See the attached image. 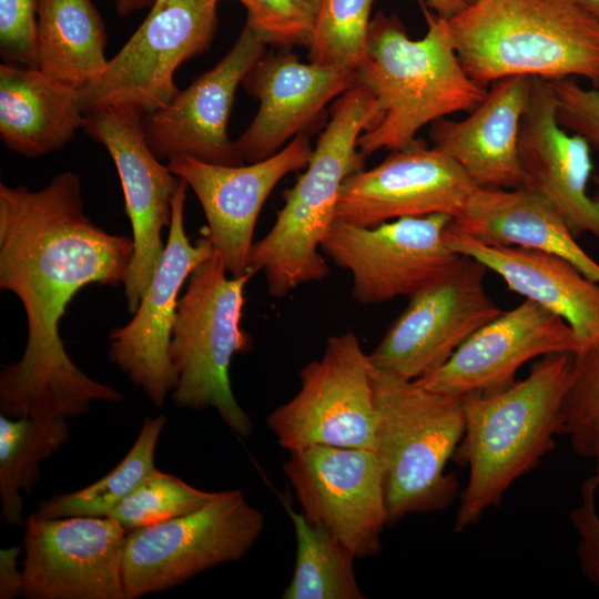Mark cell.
I'll use <instances>...</instances> for the list:
<instances>
[{
    "label": "cell",
    "instance_id": "6da1fadb",
    "mask_svg": "<svg viewBox=\"0 0 599 599\" xmlns=\"http://www.w3.org/2000/svg\"><path fill=\"white\" fill-rule=\"evenodd\" d=\"M133 253L132 237L85 214L77 173H59L35 191L0 184V287L20 300L28 323L21 358L0 373L1 415L68 419L94 400H122L71 361L59 328L82 287L124 284Z\"/></svg>",
    "mask_w": 599,
    "mask_h": 599
},
{
    "label": "cell",
    "instance_id": "7a4b0ae2",
    "mask_svg": "<svg viewBox=\"0 0 599 599\" xmlns=\"http://www.w3.org/2000/svg\"><path fill=\"white\" fill-rule=\"evenodd\" d=\"M572 364L573 354H549L505 389L464 396L465 432L454 459L469 475L454 531H464L500 505L509 487L552 450Z\"/></svg>",
    "mask_w": 599,
    "mask_h": 599
},
{
    "label": "cell",
    "instance_id": "3957f363",
    "mask_svg": "<svg viewBox=\"0 0 599 599\" xmlns=\"http://www.w3.org/2000/svg\"><path fill=\"white\" fill-rule=\"evenodd\" d=\"M422 7L427 32L418 40L410 39L395 17L379 12L370 21L355 84L372 93L382 119L358 138L365 158L408 145L424 125L473 111L487 93L463 68L448 19Z\"/></svg>",
    "mask_w": 599,
    "mask_h": 599
},
{
    "label": "cell",
    "instance_id": "277c9868",
    "mask_svg": "<svg viewBox=\"0 0 599 599\" xmlns=\"http://www.w3.org/2000/svg\"><path fill=\"white\" fill-rule=\"evenodd\" d=\"M448 26L463 68L484 87L524 75L580 77L599 89V18L575 0H474Z\"/></svg>",
    "mask_w": 599,
    "mask_h": 599
},
{
    "label": "cell",
    "instance_id": "5b68a950",
    "mask_svg": "<svg viewBox=\"0 0 599 599\" xmlns=\"http://www.w3.org/2000/svg\"><path fill=\"white\" fill-rule=\"evenodd\" d=\"M380 119L374 97L363 85H353L335 101L305 172L285 191L270 232L251 248L248 268L263 272L272 296L284 297L329 274L318 250L337 219L344 181L364 169L358 138Z\"/></svg>",
    "mask_w": 599,
    "mask_h": 599
},
{
    "label": "cell",
    "instance_id": "8992f818",
    "mask_svg": "<svg viewBox=\"0 0 599 599\" xmlns=\"http://www.w3.org/2000/svg\"><path fill=\"white\" fill-rule=\"evenodd\" d=\"M370 376L374 453L383 469L388 525L446 508L458 490L446 465L465 432L464 397L428 389L373 365Z\"/></svg>",
    "mask_w": 599,
    "mask_h": 599
},
{
    "label": "cell",
    "instance_id": "52a82bcc",
    "mask_svg": "<svg viewBox=\"0 0 599 599\" xmlns=\"http://www.w3.org/2000/svg\"><path fill=\"white\" fill-rule=\"evenodd\" d=\"M226 273L214 251L189 276L171 333L169 354L177 377L171 398L181 408L215 409L236 436L246 438L253 423L232 392L230 365L235 354L253 347L241 318L244 290L256 272L248 268L231 278Z\"/></svg>",
    "mask_w": 599,
    "mask_h": 599
},
{
    "label": "cell",
    "instance_id": "ba28073f",
    "mask_svg": "<svg viewBox=\"0 0 599 599\" xmlns=\"http://www.w3.org/2000/svg\"><path fill=\"white\" fill-rule=\"evenodd\" d=\"M264 528L262 512L238 489L217 491L184 516L128 532L125 599L174 588L221 564L242 559Z\"/></svg>",
    "mask_w": 599,
    "mask_h": 599
},
{
    "label": "cell",
    "instance_id": "9c48e42d",
    "mask_svg": "<svg viewBox=\"0 0 599 599\" xmlns=\"http://www.w3.org/2000/svg\"><path fill=\"white\" fill-rule=\"evenodd\" d=\"M370 370L368 354L354 332L331 336L322 356L301 369L297 394L267 416L278 445L288 451L314 445L374 451Z\"/></svg>",
    "mask_w": 599,
    "mask_h": 599
},
{
    "label": "cell",
    "instance_id": "30bf717a",
    "mask_svg": "<svg viewBox=\"0 0 599 599\" xmlns=\"http://www.w3.org/2000/svg\"><path fill=\"white\" fill-rule=\"evenodd\" d=\"M220 1L154 0L100 79L79 90L83 113L106 104H125L142 114L165 106L179 92L175 70L209 49Z\"/></svg>",
    "mask_w": 599,
    "mask_h": 599
},
{
    "label": "cell",
    "instance_id": "8fae6325",
    "mask_svg": "<svg viewBox=\"0 0 599 599\" xmlns=\"http://www.w3.org/2000/svg\"><path fill=\"white\" fill-rule=\"evenodd\" d=\"M453 217L407 216L367 227L336 219L321 251L352 274V295L361 304L410 296L445 277L463 255L446 243Z\"/></svg>",
    "mask_w": 599,
    "mask_h": 599
},
{
    "label": "cell",
    "instance_id": "7c38bea8",
    "mask_svg": "<svg viewBox=\"0 0 599 599\" xmlns=\"http://www.w3.org/2000/svg\"><path fill=\"white\" fill-rule=\"evenodd\" d=\"M283 469L309 522L326 529L356 559L380 551L388 516L374 451L314 445L290 451Z\"/></svg>",
    "mask_w": 599,
    "mask_h": 599
},
{
    "label": "cell",
    "instance_id": "4fadbf2b",
    "mask_svg": "<svg viewBox=\"0 0 599 599\" xmlns=\"http://www.w3.org/2000/svg\"><path fill=\"white\" fill-rule=\"evenodd\" d=\"M487 271L463 255L451 273L410 295L406 308L368 354L370 364L413 380L443 365L502 312L486 292Z\"/></svg>",
    "mask_w": 599,
    "mask_h": 599
},
{
    "label": "cell",
    "instance_id": "5bb4252c",
    "mask_svg": "<svg viewBox=\"0 0 599 599\" xmlns=\"http://www.w3.org/2000/svg\"><path fill=\"white\" fill-rule=\"evenodd\" d=\"M142 116L132 106L106 104L85 113L82 128L105 146L120 177L134 243L123 284L130 314L138 309L162 257V230L171 224L172 199L180 183L148 145Z\"/></svg>",
    "mask_w": 599,
    "mask_h": 599
},
{
    "label": "cell",
    "instance_id": "9a60e30c",
    "mask_svg": "<svg viewBox=\"0 0 599 599\" xmlns=\"http://www.w3.org/2000/svg\"><path fill=\"white\" fill-rule=\"evenodd\" d=\"M128 531L111 517L44 518L24 522L27 599H125L122 558Z\"/></svg>",
    "mask_w": 599,
    "mask_h": 599
},
{
    "label": "cell",
    "instance_id": "2e32d148",
    "mask_svg": "<svg viewBox=\"0 0 599 599\" xmlns=\"http://www.w3.org/2000/svg\"><path fill=\"white\" fill-rule=\"evenodd\" d=\"M187 186L180 177L172 199L165 247L133 318L109 333V359L158 407L164 405L177 380L169 348L180 290L194 268L214 253L206 236L195 244L187 238L184 227Z\"/></svg>",
    "mask_w": 599,
    "mask_h": 599
},
{
    "label": "cell",
    "instance_id": "e0dca14e",
    "mask_svg": "<svg viewBox=\"0 0 599 599\" xmlns=\"http://www.w3.org/2000/svg\"><path fill=\"white\" fill-rule=\"evenodd\" d=\"M476 187L453 159L415 139L378 165L347 176L336 217L367 227L407 216L456 219Z\"/></svg>",
    "mask_w": 599,
    "mask_h": 599
},
{
    "label": "cell",
    "instance_id": "ac0fdd59",
    "mask_svg": "<svg viewBox=\"0 0 599 599\" xmlns=\"http://www.w3.org/2000/svg\"><path fill=\"white\" fill-rule=\"evenodd\" d=\"M266 43L247 26L211 70L180 91L163 108L143 114L148 145L159 160L191 156L219 165L244 161L227 134L237 87L264 54Z\"/></svg>",
    "mask_w": 599,
    "mask_h": 599
},
{
    "label": "cell",
    "instance_id": "d6986e66",
    "mask_svg": "<svg viewBox=\"0 0 599 599\" xmlns=\"http://www.w3.org/2000/svg\"><path fill=\"white\" fill-rule=\"evenodd\" d=\"M312 152L308 138L300 134L255 163L219 165L185 155L169 160V169L195 193L207 221L205 236L232 276L248 270L254 229L266 199L285 175L307 166Z\"/></svg>",
    "mask_w": 599,
    "mask_h": 599
},
{
    "label": "cell",
    "instance_id": "ffe728a7",
    "mask_svg": "<svg viewBox=\"0 0 599 599\" xmlns=\"http://www.w3.org/2000/svg\"><path fill=\"white\" fill-rule=\"evenodd\" d=\"M581 348L571 327L534 301L525 300L478 328L439 367L415 379L447 395L491 394L514 384L526 363Z\"/></svg>",
    "mask_w": 599,
    "mask_h": 599
},
{
    "label": "cell",
    "instance_id": "44dd1931",
    "mask_svg": "<svg viewBox=\"0 0 599 599\" xmlns=\"http://www.w3.org/2000/svg\"><path fill=\"white\" fill-rule=\"evenodd\" d=\"M590 151L583 138L559 125L549 82L531 78L518 143L522 186L547 201L576 237L599 238V201L588 194Z\"/></svg>",
    "mask_w": 599,
    "mask_h": 599
},
{
    "label": "cell",
    "instance_id": "7402d4cb",
    "mask_svg": "<svg viewBox=\"0 0 599 599\" xmlns=\"http://www.w3.org/2000/svg\"><path fill=\"white\" fill-rule=\"evenodd\" d=\"M355 69L304 63L291 52L263 54L243 79L258 111L235 141L244 162L255 163L304 134L326 104L355 85Z\"/></svg>",
    "mask_w": 599,
    "mask_h": 599
},
{
    "label": "cell",
    "instance_id": "603a6c76",
    "mask_svg": "<svg viewBox=\"0 0 599 599\" xmlns=\"http://www.w3.org/2000/svg\"><path fill=\"white\" fill-rule=\"evenodd\" d=\"M531 78L524 75L494 81L466 119L433 122V146L453 159L479 187H521L518 143Z\"/></svg>",
    "mask_w": 599,
    "mask_h": 599
},
{
    "label": "cell",
    "instance_id": "cb8c5ba5",
    "mask_svg": "<svg viewBox=\"0 0 599 599\" xmlns=\"http://www.w3.org/2000/svg\"><path fill=\"white\" fill-rule=\"evenodd\" d=\"M447 245L499 275L507 287L561 317L582 348L599 345V283L566 260L522 247L483 243L458 230L446 229Z\"/></svg>",
    "mask_w": 599,
    "mask_h": 599
},
{
    "label": "cell",
    "instance_id": "d4e9b609",
    "mask_svg": "<svg viewBox=\"0 0 599 599\" xmlns=\"http://www.w3.org/2000/svg\"><path fill=\"white\" fill-rule=\"evenodd\" d=\"M453 224L486 244L559 256L599 283V264L579 246L564 219L547 201L524 186H477Z\"/></svg>",
    "mask_w": 599,
    "mask_h": 599
},
{
    "label": "cell",
    "instance_id": "484cf974",
    "mask_svg": "<svg viewBox=\"0 0 599 599\" xmlns=\"http://www.w3.org/2000/svg\"><path fill=\"white\" fill-rule=\"evenodd\" d=\"M79 89L35 67L0 65V138L11 151L39 158L83 128Z\"/></svg>",
    "mask_w": 599,
    "mask_h": 599
},
{
    "label": "cell",
    "instance_id": "4316f807",
    "mask_svg": "<svg viewBox=\"0 0 599 599\" xmlns=\"http://www.w3.org/2000/svg\"><path fill=\"white\" fill-rule=\"evenodd\" d=\"M106 33L91 0H38L37 68L79 90L104 70Z\"/></svg>",
    "mask_w": 599,
    "mask_h": 599
},
{
    "label": "cell",
    "instance_id": "83f0119b",
    "mask_svg": "<svg viewBox=\"0 0 599 599\" xmlns=\"http://www.w3.org/2000/svg\"><path fill=\"white\" fill-rule=\"evenodd\" d=\"M69 437L70 427L63 417L0 416L1 517L7 525H21V493L32 494L40 478L41 463L58 451Z\"/></svg>",
    "mask_w": 599,
    "mask_h": 599
},
{
    "label": "cell",
    "instance_id": "f1b7e54d",
    "mask_svg": "<svg viewBox=\"0 0 599 599\" xmlns=\"http://www.w3.org/2000/svg\"><path fill=\"white\" fill-rule=\"evenodd\" d=\"M296 558L283 599H363L354 569V555L326 529L309 522L288 506Z\"/></svg>",
    "mask_w": 599,
    "mask_h": 599
},
{
    "label": "cell",
    "instance_id": "f546056e",
    "mask_svg": "<svg viewBox=\"0 0 599 599\" xmlns=\"http://www.w3.org/2000/svg\"><path fill=\"white\" fill-rule=\"evenodd\" d=\"M165 424L166 417L163 414L146 416L134 445L115 468L88 487L41 501L37 512L44 518L109 517L155 469V449Z\"/></svg>",
    "mask_w": 599,
    "mask_h": 599
},
{
    "label": "cell",
    "instance_id": "4dcf8cb0",
    "mask_svg": "<svg viewBox=\"0 0 599 599\" xmlns=\"http://www.w3.org/2000/svg\"><path fill=\"white\" fill-rule=\"evenodd\" d=\"M217 491L195 488L159 469L151 471L109 515L128 532L190 514Z\"/></svg>",
    "mask_w": 599,
    "mask_h": 599
},
{
    "label": "cell",
    "instance_id": "1f68e13d",
    "mask_svg": "<svg viewBox=\"0 0 599 599\" xmlns=\"http://www.w3.org/2000/svg\"><path fill=\"white\" fill-rule=\"evenodd\" d=\"M374 0H322L308 45L311 62L355 69L363 59Z\"/></svg>",
    "mask_w": 599,
    "mask_h": 599
},
{
    "label": "cell",
    "instance_id": "d6a6232c",
    "mask_svg": "<svg viewBox=\"0 0 599 599\" xmlns=\"http://www.w3.org/2000/svg\"><path fill=\"white\" fill-rule=\"evenodd\" d=\"M560 435L570 438L577 455L592 457L599 439V345L573 354Z\"/></svg>",
    "mask_w": 599,
    "mask_h": 599
},
{
    "label": "cell",
    "instance_id": "836d02e7",
    "mask_svg": "<svg viewBox=\"0 0 599 599\" xmlns=\"http://www.w3.org/2000/svg\"><path fill=\"white\" fill-rule=\"evenodd\" d=\"M246 24L267 44L308 48L322 0H238Z\"/></svg>",
    "mask_w": 599,
    "mask_h": 599
},
{
    "label": "cell",
    "instance_id": "e575fe53",
    "mask_svg": "<svg viewBox=\"0 0 599 599\" xmlns=\"http://www.w3.org/2000/svg\"><path fill=\"white\" fill-rule=\"evenodd\" d=\"M38 0H0V57L7 64L37 68Z\"/></svg>",
    "mask_w": 599,
    "mask_h": 599
},
{
    "label": "cell",
    "instance_id": "d590c367",
    "mask_svg": "<svg viewBox=\"0 0 599 599\" xmlns=\"http://www.w3.org/2000/svg\"><path fill=\"white\" fill-rule=\"evenodd\" d=\"M560 126L583 138L599 153V89H587L571 78L548 81Z\"/></svg>",
    "mask_w": 599,
    "mask_h": 599
},
{
    "label": "cell",
    "instance_id": "8d00e7d4",
    "mask_svg": "<svg viewBox=\"0 0 599 599\" xmlns=\"http://www.w3.org/2000/svg\"><path fill=\"white\" fill-rule=\"evenodd\" d=\"M597 485L593 476L580 488V502L570 512V521L578 535L577 556L585 578L599 588V512L596 505Z\"/></svg>",
    "mask_w": 599,
    "mask_h": 599
},
{
    "label": "cell",
    "instance_id": "74e56055",
    "mask_svg": "<svg viewBox=\"0 0 599 599\" xmlns=\"http://www.w3.org/2000/svg\"><path fill=\"white\" fill-rule=\"evenodd\" d=\"M21 546L0 550V598L14 599L22 595L23 577L18 570V558Z\"/></svg>",
    "mask_w": 599,
    "mask_h": 599
},
{
    "label": "cell",
    "instance_id": "f35d334b",
    "mask_svg": "<svg viewBox=\"0 0 599 599\" xmlns=\"http://www.w3.org/2000/svg\"><path fill=\"white\" fill-rule=\"evenodd\" d=\"M427 3L445 19H450L468 6L465 0H427Z\"/></svg>",
    "mask_w": 599,
    "mask_h": 599
},
{
    "label": "cell",
    "instance_id": "ab89813d",
    "mask_svg": "<svg viewBox=\"0 0 599 599\" xmlns=\"http://www.w3.org/2000/svg\"><path fill=\"white\" fill-rule=\"evenodd\" d=\"M120 16H128L136 10L151 7L154 0H113Z\"/></svg>",
    "mask_w": 599,
    "mask_h": 599
},
{
    "label": "cell",
    "instance_id": "60d3db41",
    "mask_svg": "<svg viewBox=\"0 0 599 599\" xmlns=\"http://www.w3.org/2000/svg\"><path fill=\"white\" fill-rule=\"evenodd\" d=\"M579 6L599 18V0H575Z\"/></svg>",
    "mask_w": 599,
    "mask_h": 599
},
{
    "label": "cell",
    "instance_id": "b9f144b4",
    "mask_svg": "<svg viewBox=\"0 0 599 599\" xmlns=\"http://www.w3.org/2000/svg\"><path fill=\"white\" fill-rule=\"evenodd\" d=\"M592 457L596 460V473L593 475V478H595L596 485H597V493L599 494V439L596 443Z\"/></svg>",
    "mask_w": 599,
    "mask_h": 599
},
{
    "label": "cell",
    "instance_id": "7bdbcfd3",
    "mask_svg": "<svg viewBox=\"0 0 599 599\" xmlns=\"http://www.w3.org/2000/svg\"><path fill=\"white\" fill-rule=\"evenodd\" d=\"M593 182H595V184H596V186H597V192H596V194H595L593 197H595L597 201H599V174H597V175L593 176Z\"/></svg>",
    "mask_w": 599,
    "mask_h": 599
},
{
    "label": "cell",
    "instance_id": "ee69618b",
    "mask_svg": "<svg viewBox=\"0 0 599 599\" xmlns=\"http://www.w3.org/2000/svg\"><path fill=\"white\" fill-rule=\"evenodd\" d=\"M468 4L471 3L474 0H465Z\"/></svg>",
    "mask_w": 599,
    "mask_h": 599
}]
</instances>
